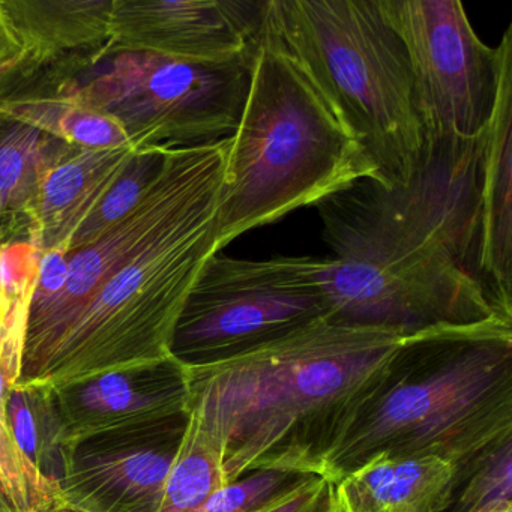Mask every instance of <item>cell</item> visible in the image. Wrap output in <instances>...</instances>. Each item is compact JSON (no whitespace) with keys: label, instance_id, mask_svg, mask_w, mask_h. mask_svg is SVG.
Returning <instances> with one entry per match:
<instances>
[{"label":"cell","instance_id":"cell-1","mask_svg":"<svg viewBox=\"0 0 512 512\" xmlns=\"http://www.w3.org/2000/svg\"><path fill=\"white\" fill-rule=\"evenodd\" d=\"M229 137L163 149L136 205L97 239L44 254L17 385L82 382L172 356L185 301L217 254Z\"/></svg>","mask_w":512,"mask_h":512},{"label":"cell","instance_id":"cell-2","mask_svg":"<svg viewBox=\"0 0 512 512\" xmlns=\"http://www.w3.org/2000/svg\"><path fill=\"white\" fill-rule=\"evenodd\" d=\"M482 151L484 133L431 137L406 184L359 179L317 205L329 322L409 337L500 316L481 262Z\"/></svg>","mask_w":512,"mask_h":512},{"label":"cell","instance_id":"cell-3","mask_svg":"<svg viewBox=\"0 0 512 512\" xmlns=\"http://www.w3.org/2000/svg\"><path fill=\"white\" fill-rule=\"evenodd\" d=\"M404 338L320 320L226 361L187 367L188 415L220 449L227 484L259 470L320 476Z\"/></svg>","mask_w":512,"mask_h":512},{"label":"cell","instance_id":"cell-4","mask_svg":"<svg viewBox=\"0 0 512 512\" xmlns=\"http://www.w3.org/2000/svg\"><path fill=\"white\" fill-rule=\"evenodd\" d=\"M512 440V320L404 338L385 377L325 460L329 484L374 460L436 457L457 470Z\"/></svg>","mask_w":512,"mask_h":512},{"label":"cell","instance_id":"cell-5","mask_svg":"<svg viewBox=\"0 0 512 512\" xmlns=\"http://www.w3.org/2000/svg\"><path fill=\"white\" fill-rule=\"evenodd\" d=\"M262 34L358 142L374 179L406 184L427 136L406 50L379 0H266Z\"/></svg>","mask_w":512,"mask_h":512},{"label":"cell","instance_id":"cell-6","mask_svg":"<svg viewBox=\"0 0 512 512\" xmlns=\"http://www.w3.org/2000/svg\"><path fill=\"white\" fill-rule=\"evenodd\" d=\"M373 178L364 151L298 68L265 37L241 121L229 137L217 251L296 209Z\"/></svg>","mask_w":512,"mask_h":512},{"label":"cell","instance_id":"cell-7","mask_svg":"<svg viewBox=\"0 0 512 512\" xmlns=\"http://www.w3.org/2000/svg\"><path fill=\"white\" fill-rule=\"evenodd\" d=\"M254 58L193 64L152 53L46 70L44 85L118 122L136 154L206 145L235 133Z\"/></svg>","mask_w":512,"mask_h":512},{"label":"cell","instance_id":"cell-8","mask_svg":"<svg viewBox=\"0 0 512 512\" xmlns=\"http://www.w3.org/2000/svg\"><path fill=\"white\" fill-rule=\"evenodd\" d=\"M329 317L323 259L217 253L185 301L170 353L185 367L215 364Z\"/></svg>","mask_w":512,"mask_h":512},{"label":"cell","instance_id":"cell-9","mask_svg":"<svg viewBox=\"0 0 512 512\" xmlns=\"http://www.w3.org/2000/svg\"><path fill=\"white\" fill-rule=\"evenodd\" d=\"M403 43L425 136L476 139L496 98L499 53L485 46L458 0H379Z\"/></svg>","mask_w":512,"mask_h":512},{"label":"cell","instance_id":"cell-10","mask_svg":"<svg viewBox=\"0 0 512 512\" xmlns=\"http://www.w3.org/2000/svg\"><path fill=\"white\" fill-rule=\"evenodd\" d=\"M187 422L188 412L77 443L46 512H158Z\"/></svg>","mask_w":512,"mask_h":512},{"label":"cell","instance_id":"cell-11","mask_svg":"<svg viewBox=\"0 0 512 512\" xmlns=\"http://www.w3.org/2000/svg\"><path fill=\"white\" fill-rule=\"evenodd\" d=\"M266 0H113L110 35L97 59L152 53L193 64L251 59Z\"/></svg>","mask_w":512,"mask_h":512},{"label":"cell","instance_id":"cell-12","mask_svg":"<svg viewBox=\"0 0 512 512\" xmlns=\"http://www.w3.org/2000/svg\"><path fill=\"white\" fill-rule=\"evenodd\" d=\"M50 389L67 451L98 434L187 413L190 400L187 367L173 356Z\"/></svg>","mask_w":512,"mask_h":512},{"label":"cell","instance_id":"cell-13","mask_svg":"<svg viewBox=\"0 0 512 512\" xmlns=\"http://www.w3.org/2000/svg\"><path fill=\"white\" fill-rule=\"evenodd\" d=\"M113 0H0L10 50L5 79H29L76 59H97L110 35Z\"/></svg>","mask_w":512,"mask_h":512},{"label":"cell","instance_id":"cell-14","mask_svg":"<svg viewBox=\"0 0 512 512\" xmlns=\"http://www.w3.org/2000/svg\"><path fill=\"white\" fill-rule=\"evenodd\" d=\"M497 53L496 98L482 151L481 262L497 313L512 320V25Z\"/></svg>","mask_w":512,"mask_h":512},{"label":"cell","instance_id":"cell-15","mask_svg":"<svg viewBox=\"0 0 512 512\" xmlns=\"http://www.w3.org/2000/svg\"><path fill=\"white\" fill-rule=\"evenodd\" d=\"M136 152L74 148L50 167L23 218L22 241L41 254H65L71 239L100 208Z\"/></svg>","mask_w":512,"mask_h":512},{"label":"cell","instance_id":"cell-16","mask_svg":"<svg viewBox=\"0 0 512 512\" xmlns=\"http://www.w3.org/2000/svg\"><path fill=\"white\" fill-rule=\"evenodd\" d=\"M329 485L332 512H445L457 470L436 457L386 458Z\"/></svg>","mask_w":512,"mask_h":512},{"label":"cell","instance_id":"cell-17","mask_svg":"<svg viewBox=\"0 0 512 512\" xmlns=\"http://www.w3.org/2000/svg\"><path fill=\"white\" fill-rule=\"evenodd\" d=\"M0 122L29 125L73 148H131L118 122L47 85L0 89Z\"/></svg>","mask_w":512,"mask_h":512},{"label":"cell","instance_id":"cell-18","mask_svg":"<svg viewBox=\"0 0 512 512\" xmlns=\"http://www.w3.org/2000/svg\"><path fill=\"white\" fill-rule=\"evenodd\" d=\"M73 149L29 125L0 122V244L19 241L44 175Z\"/></svg>","mask_w":512,"mask_h":512},{"label":"cell","instance_id":"cell-19","mask_svg":"<svg viewBox=\"0 0 512 512\" xmlns=\"http://www.w3.org/2000/svg\"><path fill=\"white\" fill-rule=\"evenodd\" d=\"M7 421L17 446L29 463L58 485L70 451L61 442L58 413L50 386L16 385L7 404Z\"/></svg>","mask_w":512,"mask_h":512},{"label":"cell","instance_id":"cell-20","mask_svg":"<svg viewBox=\"0 0 512 512\" xmlns=\"http://www.w3.org/2000/svg\"><path fill=\"white\" fill-rule=\"evenodd\" d=\"M227 485L220 449L188 415L184 439L167 479L158 512H205L209 499Z\"/></svg>","mask_w":512,"mask_h":512},{"label":"cell","instance_id":"cell-21","mask_svg":"<svg viewBox=\"0 0 512 512\" xmlns=\"http://www.w3.org/2000/svg\"><path fill=\"white\" fill-rule=\"evenodd\" d=\"M512 440L470 467L445 512H497L512 505Z\"/></svg>","mask_w":512,"mask_h":512},{"label":"cell","instance_id":"cell-22","mask_svg":"<svg viewBox=\"0 0 512 512\" xmlns=\"http://www.w3.org/2000/svg\"><path fill=\"white\" fill-rule=\"evenodd\" d=\"M161 154H163V149L146 152V154H136L122 178L119 179L118 184L113 187L109 196L101 203L100 208L77 230L76 235L68 245L67 253L97 239L104 230L109 229L112 224H115L119 218L124 217L136 205L140 194L157 172Z\"/></svg>","mask_w":512,"mask_h":512},{"label":"cell","instance_id":"cell-23","mask_svg":"<svg viewBox=\"0 0 512 512\" xmlns=\"http://www.w3.org/2000/svg\"><path fill=\"white\" fill-rule=\"evenodd\" d=\"M310 475L259 470L224 485L209 499L205 512H259Z\"/></svg>","mask_w":512,"mask_h":512},{"label":"cell","instance_id":"cell-24","mask_svg":"<svg viewBox=\"0 0 512 512\" xmlns=\"http://www.w3.org/2000/svg\"><path fill=\"white\" fill-rule=\"evenodd\" d=\"M329 494V482L322 476L310 475L259 512H326Z\"/></svg>","mask_w":512,"mask_h":512},{"label":"cell","instance_id":"cell-25","mask_svg":"<svg viewBox=\"0 0 512 512\" xmlns=\"http://www.w3.org/2000/svg\"><path fill=\"white\" fill-rule=\"evenodd\" d=\"M10 56V50H8L7 41H5L4 32L0 29V59Z\"/></svg>","mask_w":512,"mask_h":512},{"label":"cell","instance_id":"cell-26","mask_svg":"<svg viewBox=\"0 0 512 512\" xmlns=\"http://www.w3.org/2000/svg\"><path fill=\"white\" fill-rule=\"evenodd\" d=\"M497 512H512V505L506 506V508L500 509Z\"/></svg>","mask_w":512,"mask_h":512},{"label":"cell","instance_id":"cell-27","mask_svg":"<svg viewBox=\"0 0 512 512\" xmlns=\"http://www.w3.org/2000/svg\"><path fill=\"white\" fill-rule=\"evenodd\" d=\"M326 512H332L331 511V506H328V509H326Z\"/></svg>","mask_w":512,"mask_h":512}]
</instances>
